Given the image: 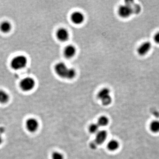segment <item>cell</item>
Wrapping results in <instances>:
<instances>
[{
    "mask_svg": "<svg viewBox=\"0 0 159 159\" xmlns=\"http://www.w3.org/2000/svg\"><path fill=\"white\" fill-rule=\"evenodd\" d=\"M54 69L57 75L61 78L64 79H74L77 74L75 69L69 68L65 63L62 62H60L56 64Z\"/></svg>",
    "mask_w": 159,
    "mask_h": 159,
    "instance_id": "1",
    "label": "cell"
},
{
    "mask_svg": "<svg viewBox=\"0 0 159 159\" xmlns=\"http://www.w3.org/2000/svg\"><path fill=\"white\" fill-rule=\"evenodd\" d=\"M129 3L127 2L124 5H121L118 9V14L122 18H128L134 14L133 10L131 6L132 2L129 1Z\"/></svg>",
    "mask_w": 159,
    "mask_h": 159,
    "instance_id": "2",
    "label": "cell"
},
{
    "mask_svg": "<svg viewBox=\"0 0 159 159\" xmlns=\"http://www.w3.org/2000/svg\"><path fill=\"white\" fill-rule=\"evenodd\" d=\"M28 63V60L24 55H18L14 57L11 61V67L14 70H19L24 68Z\"/></svg>",
    "mask_w": 159,
    "mask_h": 159,
    "instance_id": "3",
    "label": "cell"
},
{
    "mask_svg": "<svg viewBox=\"0 0 159 159\" xmlns=\"http://www.w3.org/2000/svg\"><path fill=\"white\" fill-rule=\"evenodd\" d=\"M110 93V90L108 88H103L99 91L97 97L101 100L102 105L107 106L111 104L112 98Z\"/></svg>",
    "mask_w": 159,
    "mask_h": 159,
    "instance_id": "4",
    "label": "cell"
},
{
    "mask_svg": "<svg viewBox=\"0 0 159 159\" xmlns=\"http://www.w3.org/2000/svg\"><path fill=\"white\" fill-rule=\"evenodd\" d=\"M35 81L33 78L28 77L23 79L20 82V87L25 92H29L35 86Z\"/></svg>",
    "mask_w": 159,
    "mask_h": 159,
    "instance_id": "5",
    "label": "cell"
},
{
    "mask_svg": "<svg viewBox=\"0 0 159 159\" xmlns=\"http://www.w3.org/2000/svg\"><path fill=\"white\" fill-rule=\"evenodd\" d=\"M152 48V44L150 41H146L139 45L137 49L138 54L141 56H145L149 53Z\"/></svg>",
    "mask_w": 159,
    "mask_h": 159,
    "instance_id": "6",
    "label": "cell"
},
{
    "mask_svg": "<svg viewBox=\"0 0 159 159\" xmlns=\"http://www.w3.org/2000/svg\"><path fill=\"white\" fill-rule=\"evenodd\" d=\"M25 127L26 129L30 133L35 132L39 127V123L36 119L30 118L26 121Z\"/></svg>",
    "mask_w": 159,
    "mask_h": 159,
    "instance_id": "7",
    "label": "cell"
},
{
    "mask_svg": "<svg viewBox=\"0 0 159 159\" xmlns=\"http://www.w3.org/2000/svg\"><path fill=\"white\" fill-rule=\"evenodd\" d=\"M71 19L72 21L75 25H81L85 20L84 15L79 11L73 12L71 15Z\"/></svg>",
    "mask_w": 159,
    "mask_h": 159,
    "instance_id": "8",
    "label": "cell"
},
{
    "mask_svg": "<svg viewBox=\"0 0 159 159\" xmlns=\"http://www.w3.org/2000/svg\"><path fill=\"white\" fill-rule=\"evenodd\" d=\"M57 39L61 42H66L68 40L70 34L69 31L65 28H60L56 32Z\"/></svg>",
    "mask_w": 159,
    "mask_h": 159,
    "instance_id": "9",
    "label": "cell"
},
{
    "mask_svg": "<svg viewBox=\"0 0 159 159\" xmlns=\"http://www.w3.org/2000/svg\"><path fill=\"white\" fill-rule=\"evenodd\" d=\"M77 50L76 48L72 45H69L66 47L64 51L65 56L67 58H71L75 56Z\"/></svg>",
    "mask_w": 159,
    "mask_h": 159,
    "instance_id": "10",
    "label": "cell"
},
{
    "mask_svg": "<svg viewBox=\"0 0 159 159\" xmlns=\"http://www.w3.org/2000/svg\"><path fill=\"white\" fill-rule=\"evenodd\" d=\"M107 134L106 131L104 130L99 131L97 133L95 141L97 143V145H101L105 142L107 138Z\"/></svg>",
    "mask_w": 159,
    "mask_h": 159,
    "instance_id": "11",
    "label": "cell"
},
{
    "mask_svg": "<svg viewBox=\"0 0 159 159\" xmlns=\"http://www.w3.org/2000/svg\"><path fill=\"white\" fill-rule=\"evenodd\" d=\"M10 97L9 94L6 91L0 90V103L6 104L9 102Z\"/></svg>",
    "mask_w": 159,
    "mask_h": 159,
    "instance_id": "12",
    "label": "cell"
},
{
    "mask_svg": "<svg viewBox=\"0 0 159 159\" xmlns=\"http://www.w3.org/2000/svg\"><path fill=\"white\" fill-rule=\"evenodd\" d=\"M149 129L153 133H159V120L156 119L152 121L149 125Z\"/></svg>",
    "mask_w": 159,
    "mask_h": 159,
    "instance_id": "13",
    "label": "cell"
},
{
    "mask_svg": "<svg viewBox=\"0 0 159 159\" xmlns=\"http://www.w3.org/2000/svg\"><path fill=\"white\" fill-rule=\"evenodd\" d=\"M11 25L9 22L4 21L1 24L0 29L4 33H8L11 31Z\"/></svg>",
    "mask_w": 159,
    "mask_h": 159,
    "instance_id": "14",
    "label": "cell"
},
{
    "mask_svg": "<svg viewBox=\"0 0 159 159\" xmlns=\"http://www.w3.org/2000/svg\"><path fill=\"white\" fill-rule=\"evenodd\" d=\"M119 142L116 140H111L107 144V148L109 150L114 151L117 150L119 148Z\"/></svg>",
    "mask_w": 159,
    "mask_h": 159,
    "instance_id": "15",
    "label": "cell"
},
{
    "mask_svg": "<svg viewBox=\"0 0 159 159\" xmlns=\"http://www.w3.org/2000/svg\"><path fill=\"white\" fill-rule=\"evenodd\" d=\"M108 119L106 117L102 116L99 118L97 123L99 126H105L108 124Z\"/></svg>",
    "mask_w": 159,
    "mask_h": 159,
    "instance_id": "16",
    "label": "cell"
},
{
    "mask_svg": "<svg viewBox=\"0 0 159 159\" xmlns=\"http://www.w3.org/2000/svg\"><path fill=\"white\" fill-rule=\"evenodd\" d=\"M99 127L97 124H93L90 126L89 130L92 134L97 133L99 131Z\"/></svg>",
    "mask_w": 159,
    "mask_h": 159,
    "instance_id": "17",
    "label": "cell"
},
{
    "mask_svg": "<svg viewBox=\"0 0 159 159\" xmlns=\"http://www.w3.org/2000/svg\"><path fill=\"white\" fill-rule=\"evenodd\" d=\"M52 159H63L62 154L58 152H54L52 154Z\"/></svg>",
    "mask_w": 159,
    "mask_h": 159,
    "instance_id": "18",
    "label": "cell"
},
{
    "mask_svg": "<svg viewBox=\"0 0 159 159\" xmlns=\"http://www.w3.org/2000/svg\"><path fill=\"white\" fill-rule=\"evenodd\" d=\"M6 132V128L3 126H0V146L3 142V135Z\"/></svg>",
    "mask_w": 159,
    "mask_h": 159,
    "instance_id": "19",
    "label": "cell"
},
{
    "mask_svg": "<svg viewBox=\"0 0 159 159\" xmlns=\"http://www.w3.org/2000/svg\"><path fill=\"white\" fill-rule=\"evenodd\" d=\"M153 40L156 43L159 45V31L156 32L154 35Z\"/></svg>",
    "mask_w": 159,
    "mask_h": 159,
    "instance_id": "20",
    "label": "cell"
},
{
    "mask_svg": "<svg viewBox=\"0 0 159 159\" xmlns=\"http://www.w3.org/2000/svg\"><path fill=\"white\" fill-rule=\"evenodd\" d=\"M90 145V147L92 149H96L98 145H97V143H96L95 141H93V142H91Z\"/></svg>",
    "mask_w": 159,
    "mask_h": 159,
    "instance_id": "21",
    "label": "cell"
}]
</instances>
